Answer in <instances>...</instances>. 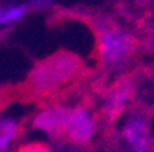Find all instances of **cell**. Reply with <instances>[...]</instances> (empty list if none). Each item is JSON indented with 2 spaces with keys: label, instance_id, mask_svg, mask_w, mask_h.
Instances as JSON below:
<instances>
[{
  "label": "cell",
  "instance_id": "1",
  "mask_svg": "<svg viewBox=\"0 0 154 152\" xmlns=\"http://www.w3.org/2000/svg\"><path fill=\"white\" fill-rule=\"evenodd\" d=\"M81 68L82 62L77 55L70 52L54 53L34 67L27 79L29 90L37 95L57 90L59 87L75 79Z\"/></svg>",
  "mask_w": 154,
  "mask_h": 152
},
{
  "label": "cell",
  "instance_id": "3",
  "mask_svg": "<svg viewBox=\"0 0 154 152\" xmlns=\"http://www.w3.org/2000/svg\"><path fill=\"white\" fill-rule=\"evenodd\" d=\"M96 119L85 109H70L64 135L75 145H87L96 135Z\"/></svg>",
  "mask_w": 154,
  "mask_h": 152
},
{
  "label": "cell",
  "instance_id": "4",
  "mask_svg": "<svg viewBox=\"0 0 154 152\" xmlns=\"http://www.w3.org/2000/svg\"><path fill=\"white\" fill-rule=\"evenodd\" d=\"M122 135L129 147L136 152H144L151 147L149 127H147V120L143 115H134L127 119L122 129Z\"/></svg>",
  "mask_w": 154,
  "mask_h": 152
},
{
  "label": "cell",
  "instance_id": "9",
  "mask_svg": "<svg viewBox=\"0 0 154 152\" xmlns=\"http://www.w3.org/2000/svg\"><path fill=\"white\" fill-rule=\"evenodd\" d=\"M137 2H151V0H137Z\"/></svg>",
  "mask_w": 154,
  "mask_h": 152
},
{
  "label": "cell",
  "instance_id": "5",
  "mask_svg": "<svg viewBox=\"0 0 154 152\" xmlns=\"http://www.w3.org/2000/svg\"><path fill=\"white\" fill-rule=\"evenodd\" d=\"M69 112L70 109H67V107H50V109L40 110L34 119V127L42 132L52 134V135L62 134Z\"/></svg>",
  "mask_w": 154,
  "mask_h": 152
},
{
  "label": "cell",
  "instance_id": "6",
  "mask_svg": "<svg viewBox=\"0 0 154 152\" xmlns=\"http://www.w3.org/2000/svg\"><path fill=\"white\" fill-rule=\"evenodd\" d=\"M129 99V87L124 84L117 85L114 90L109 94V97L106 99V105H104V114L109 119H114L119 115V112L126 107V102Z\"/></svg>",
  "mask_w": 154,
  "mask_h": 152
},
{
  "label": "cell",
  "instance_id": "7",
  "mask_svg": "<svg viewBox=\"0 0 154 152\" xmlns=\"http://www.w3.org/2000/svg\"><path fill=\"white\" fill-rule=\"evenodd\" d=\"M19 122L8 117L0 119V152H5L12 147L19 137Z\"/></svg>",
  "mask_w": 154,
  "mask_h": 152
},
{
  "label": "cell",
  "instance_id": "8",
  "mask_svg": "<svg viewBox=\"0 0 154 152\" xmlns=\"http://www.w3.org/2000/svg\"><path fill=\"white\" fill-rule=\"evenodd\" d=\"M29 10V5H7L0 7V27L20 20Z\"/></svg>",
  "mask_w": 154,
  "mask_h": 152
},
{
  "label": "cell",
  "instance_id": "2",
  "mask_svg": "<svg viewBox=\"0 0 154 152\" xmlns=\"http://www.w3.org/2000/svg\"><path fill=\"white\" fill-rule=\"evenodd\" d=\"M134 49V38L131 34L121 29H106L99 35V55L100 60L107 65L121 64Z\"/></svg>",
  "mask_w": 154,
  "mask_h": 152
}]
</instances>
